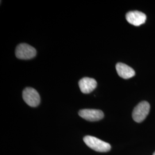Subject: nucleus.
<instances>
[{"label": "nucleus", "mask_w": 155, "mask_h": 155, "mask_svg": "<svg viewBox=\"0 0 155 155\" xmlns=\"http://www.w3.org/2000/svg\"><path fill=\"white\" fill-rule=\"evenodd\" d=\"M83 141L89 148L97 152H107L111 150L110 144L93 136H86L83 138Z\"/></svg>", "instance_id": "f257e3e1"}, {"label": "nucleus", "mask_w": 155, "mask_h": 155, "mask_svg": "<svg viewBox=\"0 0 155 155\" xmlns=\"http://www.w3.org/2000/svg\"><path fill=\"white\" fill-rule=\"evenodd\" d=\"M150 110V104L147 101H143L136 106L133 111L132 117L134 121L141 122L148 115Z\"/></svg>", "instance_id": "f03ea898"}, {"label": "nucleus", "mask_w": 155, "mask_h": 155, "mask_svg": "<svg viewBox=\"0 0 155 155\" xmlns=\"http://www.w3.org/2000/svg\"><path fill=\"white\" fill-rule=\"evenodd\" d=\"M16 56L18 59L28 60L33 58L36 55V50L26 43L18 45L16 48Z\"/></svg>", "instance_id": "7ed1b4c3"}, {"label": "nucleus", "mask_w": 155, "mask_h": 155, "mask_svg": "<svg viewBox=\"0 0 155 155\" xmlns=\"http://www.w3.org/2000/svg\"><path fill=\"white\" fill-rule=\"evenodd\" d=\"M22 98L25 103L31 107H36L40 103V97L35 89L27 87L22 92Z\"/></svg>", "instance_id": "20e7f679"}, {"label": "nucleus", "mask_w": 155, "mask_h": 155, "mask_svg": "<svg viewBox=\"0 0 155 155\" xmlns=\"http://www.w3.org/2000/svg\"><path fill=\"white\" fill-rule=\"evenodd\" d=\"M79 115L89 121H98L102 120L104 114L102 111L97 109H82L79 111Z\"/></svg>", "instance_id": "39448f33"}, {"label": "nucleus", "mask_w": 155, "mask_h": 155, "mask_svg": "<svg viewBox=\"0 0 155 155\" xmlns=\"http://www.w3.org/2000/svg\"><path fill=\"white\" fill-rule=\"evenodd\" d=\"M127 22L134 26H140L145 22L147 16L141 12H129L126 15Z\"/></svg>", "instance_id": "423d86ee"}, {"label": "nucleus", "mask_w": 155, "mask_h": 155, "mask_svg": "<svg viewBox=\"0 0 155 155\" xmlns=\"http://www.w3.org/2000/svg\"><path fill=\"white\" fill-rule=\"evenodd\" d=\"M97 83L96 81L90 78H83L79 82V86L83 94H89L96 88Z\"/></svg>", "instance_id": "0eeeda50"}, {"label": "nucleus", "mask_w": 155, "mask_h": 155, "mask_svg": "<svg viewBox=\"0 0 155 155\" xmlns=\"http://www.w3.org/2000/svg\"><path fill=\"white\" fill-rule=\"evenodd\" d=\"M116 68L118 75L124 79H129L135 75V71L133 68L124 63H118Z\"/></svg>", "instance_id": "6e6552de"}, {"label": "nucleus", "mask_w": 155, "mask_h": 155, "mask_svg": "<svg viewBox=\"0 0 155 155\" xmlns=\"http://www.w3.org/2000/svg\"><path fill=\"white\" fill-rule=\"evenodd\" d=\"M153 155H155V152L153 153Z\"/></svg>", "instance_id": "1a4fd4ad"}]
</instances>
